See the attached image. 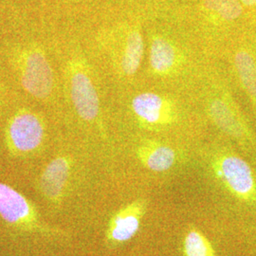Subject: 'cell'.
Returning a JSON list of instances; mask_svg holds the SVG:
<instances>
[{
    "instance_id": "obj_7",
    "label": "cell",
    "mask_w": 256,
    "mask_h": 256,
    "mask_svg": "<svg viewBox=\"0 0 256 256\" xmlns=\"http://www.w3.org/2000/svg\"><path fill=\"white\" fill-rule=\"evenodd\" d=\"M132 108L138 118L149 126L168 122V102L155 93H142L132 101Z\"/></svg>"
},
{
    "instance_id": "obj_12",
    "label": "cell",
    "mask_w": 256,
    "mask_h": 256,
    "mask_svg": "<svg viewBox=\"0 0 256 256\" xmlns=\"http://www.w3.org/2000/svg\"><path fill=\"white\" fill-rule=\"evenodd\" d=\"M236 66L245 90L252 99L256 102V63L254 58L246 50L239 52L236 55Z\"/></svg>"
},
{
    "instance_id": "obj_5",
    "label": "cell",
    "mask_w": 256,
    "mask_h": 256,
    "mask_svg": "<svg viewBox=\"0 0 256 256\" xmlns=\"http://www.w3.org/2000/svg\"><path fill=\"white\" fill-rule=\"evenodd\" d=\"M10 138L16 149L21 152L32 151L42 142V124L32 114L19 115L10 124Z\"/></svg>"
},
{
    "instance_id": "obj_8",
    "label": "cell",
    "mask_w": 256,
    "mask_h": 256,
    "mask_svg": "<svg viewBox=\"0 0 256 256\" xmlns=\"http://www.w3.org/2000/svg\"><path fill=\"white\" fill-rule=\"evenodd\" d=\"M70 174V164L64 158H57L48 165L41 178V190L48 200L58 202L63 194Z\"/></svg>"
},
{
    "instance_id": "obj_11",
    "label": "cell",
    "mask_w": 256,
    "mask_h": 256,
    "mask_svg": "<svg viewBox=\"0 0 256 256\" xmlns=\"http://www.w3.org/2000/svg\"><path fill=\"white\" fill-rule=\"evenodd\" d=\"M144 56V40L140 34L135 30L129 34L122 55V66L128 75L136 74Z\"/></svg>"
},
{
    "instance_id": "obj_2",
    "label": "cell",
    "mask_w": 256,
    "mask_h": 256,
    "mask_svg": "<svg viewBox=\"0 0 256 256\" xmlns=\"http://www.w3.org/2000/svg\"><path fill=\"white\" fill-rule=\"evenodd\" d=\"M0 216L10 225L23 229L45 230L27 198L9 185L2 182H0Z\"/></svg>"
},
{
    "instance_id": "obj_14",
    "label": "cell",
    "mask_w": 256,
    "mask_h": 256,
    "mask_svg": "<svg viewBox=\"0 0 256 256\" xmlns=\"http://www.w3.org/2000/svg\"><path fill=\"white\" fill-rule=\"evenodd\" d=\"M210 112L216 124L226 132L232 136L239 137L243 134V129L234 114L229 106L222 101L212 102L210 106Z\"/></svg>"
},
{
    "instance_id": "obj_3",
    "label": "cell",
    "mask_w": 256,
    "mask_h": 256,
    "mask_svg": "<svg viewBox=\"0 0 256 256\" xmlns=\"http://www.w3.org/2000/svg\"><path fill=\"white\" fill-rule=\"evenodd\" d=\"M146 209V202L138 200L116 212L110 220L106 232L108 241L113 244H122L134 238L140 230Z\"/></svg>"
},
{
    "instance_id": "obj_4",
    "label": "cell",
    "mask_w": 256,
    "mask_h": 256,
    "mask_svg": "<svg viewBox=\"0 0 256 256\" xmlns=\"http://www.w3.org/2000/svg\"><path fill=\"white\" fill-rule=\"evenodd\" d=\"M24 88L38 98H45L52 88V72L46 58L34 52L28 57L22 77Z\"/></svg>"
},
{
    "instance_id": "obj_9",
    "label": "cell",
    "mask_w": 256,
    "mask_h": 256,
    "mask_svg": "<svg viewBox=\"0 0 256 256\" xmlns=\"http://www.w3.org/2000/svg\"><path fill=\"white\" fill-rule=\"evenodd\" d=\"M138 156L142 164L154 172L167 171L176 162L174 150L171 147L158 144H149L140 147Z\"/></svg>"
},
{
    "instance_id": "obj_10",
    "label": "cell",
    "mask_w": 256,
    "mask_h": 256,
    "mask_svg": "<svg viewBox=\"0 0 256 256\" xmlns=\"http://www.w3.org/2000/svg\"><path fill=\"white\" fill-rule=\"evenodd\" d=\"M176 50L164 38L154 39L150 48V64L155 72L168 74L176 64Z\"/></svg>"
},
{
    "instance_id": "obj_15",
    "label": "cell",
    "mask_w": 256,
    "mask_h": 256,
    "mask_svg": "<svg viewBox=\"0 0 256 256\" xmlns=\"http://www.w3.org/2000/svg\"><path fill=\"white\" fill-rule=\"evenodd\" d=\"M206 7L227 21L236 20L242 14L239 0H206Z\"/></svg>"
},
{
    "instance_id": "obj_16",
    "label": "cell",
    "mask_w": 256,
    "mask_h": 256,
    "mask_svg": "<svg viewBox=\"0 0 256 256\" xmlns=\"http://www.w3.org/2000/svg\"><path fill=\"white\" fill-rule=\"evenodd\" d=\"M246 6H254L256 5V0H240Z\"/></svg>"
},
{
    "instance_id": "obj_13",
    "label": "cell",
    "mask_w": 256,
    "mask_h": 256,
    "mask_svg": "<svg viewBox=\"0 0 256 256\" xmlns=\"http://www.w3.org/2000/svg\"><path fill=\"white\" fill-rule=\"evenodd\" d=\"M184 256H216L209 239L200 230L190 229L183 241Z\"/></svg>"
},
{
    "instance_id": "obj_6",
    "label": "cell",
    "mask_w": 256,
    "mask_h": 256,
    "mask_svg": "<svg viewBox=\"0 0 256 256\" xmlns=\"http://www.w3.org/2000/svg\"><path fill=\"white\" fill-rule=\"evenodd\" d=\"M72 98L74 106L82 119L90 120L99 113V99L88 75L77 72L72 80Z\"/></svg>"
},
{
    "instance_id": "obj_1",
    "label": "cell",
    "mask_w": 256,
    "mask_h": 256,
    "mask_svg": "<svg viewBox=\"0 0 256 256\" xmlns=\"http://www.w3.org/2000/svg\"><path fill=\"white\" fill-rule=\"evenodd\" d=\"M214 171L230 194L245 202H256V180L252 168L236 155L222 156L214 164Z\"/></svg>"
}]
</instances>
